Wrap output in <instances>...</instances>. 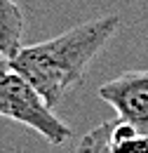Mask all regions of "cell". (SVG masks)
<instances>
[{"label":"cell","instance_id":"cell-2","mask_svg":"<svg viewBox=\"0 0 148 153\" xmlns=\"http://www.w3.org/2000/svg\"><path fill=\"white\" fill-rule=\"evenodd\" d=\"M0 115L31 127L50 146H61L73 134L71 125L54 113L45 97L12 68L0 73Z\"/></svg>","mask_w":148,"mask_h":153},{"label":"cell","instance_id":"cell-6","mask_svg":"<svg viewBox=\"0 0 148 153\" xmlns=\"http://www.w3.org/2000/svg\"><path fill=\"white\" fill-rule=\"evenodd\" d=\"M10 68H12V66H10V59L0 52V73H5V71H10Z\"/></svg>","mask_w":148,"mask_h":153},{"label":"cell","instance_id":"cell-3","mask_svg":"<svg viewBox=\"0 0 148 153\" xmlns=\"http://www.w3.org/2000/svg\"><path fill=\"white\" fill-rule=\"evenodd\" d=\"M99 99L111 104L120 120L148 134V71H130L104 82Z\"/></svg>","mask_w":148,"mask_h":153},{"label":"cell","instance_id":"cell-1","mask_svg":"<svg viewBox=\"0 0 148 153\" xmlns=\"http://www.w3.org/2000/svg\"><path fill=\"white\" fill-rule=\"evenodd\" d=\"M120 17L108 14L78 24L56 38L21 47L12 57L10 66L26 78L45 101L54 108L87 73L96 54L118 33Z\"/></svg>","mask_w":148,"mask_h":153},{"label":"cell","instance_id":"cell-4","mask_svg":"<svg viewBox=\"0 0 148 153\" xmlns=\"http://www.w3.org/2000/svg\"><path fill=\"white\" fill-rule=\"evenodd\" d=\"M24 40V10L14 0H0V52L12 61Z\"/></svg>","mask_w":148,"mask_h":153},{"label":"cell","instance_id":"cell-5","mask_svg":"<svg viewBox=\"0 0 148 153\" xmlns=\"http://www.w3.org/2000/svg\"><path fill=\"white\" fill-rule=\"evenodd\" d=\"M111 153H148V134L125 120H111Z\"/></svg>","mask_w":148,"mask_h":153}]
</instances>
